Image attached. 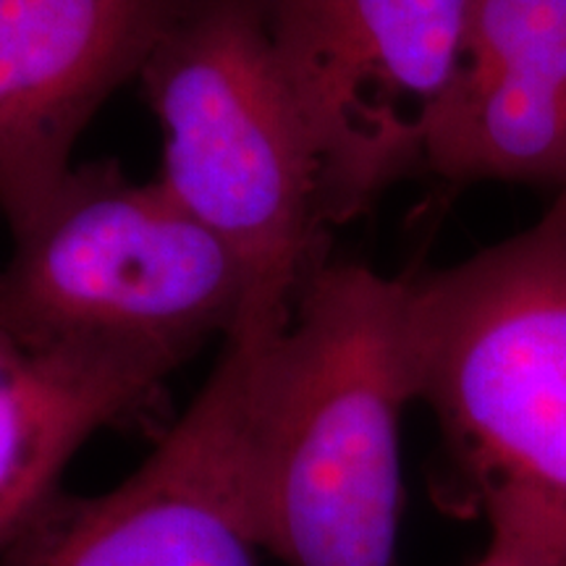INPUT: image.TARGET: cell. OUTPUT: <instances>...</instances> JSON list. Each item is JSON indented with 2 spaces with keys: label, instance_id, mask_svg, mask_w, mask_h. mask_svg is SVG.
<instances>
[{
  "label": "cell",
  "instance_id": "cell-1",
  "mask_svg": "<svg viewBox=\"0 0 566 566\" xmlns=\"http://www.w3.org/2000/svg\"><path fill=\"white\" fill-rule=\"evenodd\" d=\"M409 354L443 499L566 566V189L530 229L412 281Z\"/></svg>",
  "mask_w": 566,
  "mask_h": 566
},
{
  "label": "cell",
  "instance_id": "cell-2",
  "mask_svg": "<svg viewBox=\"0 0 566 566\" xmlns=\"http://www.w3.org/2000/svg\"><path fill=\"white\" fill-rule=\"evenodd\" d=\"M412 281L321 263L275 349L260 527L283 566H396Z\"/></svg>",
  "mask_w": 566,
  "mask_h": 566
},
{
  "label": "cell",
  "instance_id": "cell-3",
  "mask_svg": "<svg viewBox=\"0 0 566 566\" xmlns=\"http://www.w3.org/2000/svg\"><path fill=\"white\" fill-rule=\"evenodd\" d=\"M139 76L166 137L158 179L242 265L239 325L286 328L325 229L273 0H181Z\"/></svg>",
  "mask_w": 566,
  "mask_h": 566
},
{
  "label": "cell",
  "instance_id": "cell-4",
  "mask_svg": "<svg viewBox=\"0 0 566 566\" xmlns=\"http://www.w3.org/2000/svg\"><path fill=\"white\" fill-rule=\"evenodd\" d=\"M242 265L160 179L113 160L74 166L0 268V331L38 349L155 378L229 338L244 317Z\"/></svg>",
  "mask_w": 566,
  "mask_h": 566
},
{
  "label": "cell",
  "instance_id": "cell-5",
  "mask_svg": "<svg viewBox=\"0 0 566 566\" xmlns=\"http://www.w3.org/2000/svg\"><path fill=\"white\" fill-rule=\"evenodd\" d=\"M286 328L237 325L153 454L108 491L63 493L0 566H260V436Z\"/></svg>",
  "mask_w": 566,
  "mask_h": 566
},
{
  "label": "cell",
  "instance_id": "cell-6",
  "mask_svg": "<svg viewBox=\"0 0 566 566\" xmlns=\"http://www.w3.org/2000/svg\"><path fill=\"white\" fill-rule=\"evenodd\" d=\"M472 0H273V34L317 176L344 226L428 147L464 66Z\"/></svg>",
  "mask_w": 566,
  "mask_h": 566
},
{
  "label": "cell",
  "instance_id": "cell-7",
  "mask_svg": "<svg viewBox=\"0 0 566 566\" xmlns=\"http://www.w3.org/2000/svg\"><path fill=\"white\" fill-rule=\"evenodd\" d=\"M181 0H0V212L17 237L74 171L113 90L139 76Z\"/></svg>",
  "mask_w": 566,
  "mask_h": 566
},
{
  "label": "cell",
  "instance_id": "cell-8",
  "mask_svg": "<svg viewBox=\"0 0 566 566\" xmlns=\"http://www.w3.org/2000/svg\"><path fill=\"white\" fill-rule=\"evenodd\" d=\"M424 168L451 184L566 189V0H472L464 66Z\"/></svg>",
  "mask_w": 566,
  "mask_h": 566
},
{
  "label": "cell",
  "instance_id": "cell-9",
  "mask_svg": "<svg viewBox=\"0 0 566 566\" xmlns=\"http://www.w3.org/2000/svg\"><path fill=\"white\" fill-rule=\"evenodd\" d=\"M163 384L137 367L38 349L0 331V558L61 499L82 446L145 409Z\"/></svg>",
  "mask_w": 566,
  "mask_h": 566
},
{
  "label": "cell",
  "instance_id": "cell-10",
  "mask_svg": "<svg viewBox=\"0 0 566 566\" xmlns=\"http://www.w3.org/2000/svg\"><path fill=\"white\" fill-rule=\"evenodd\" d=\"M470 566H551V564L543 562V558H537L535 554H530L527 548L506 541V537L491 535L483 556L475 558Z\"/></svg>",
  "mask_w": 566,
  "mask_h": 566
}]
</instances>
